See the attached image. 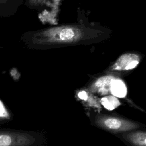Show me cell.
Instances as JSON below:
<instances>
[{
    "label": "cell",
    "instance_id": "6da1fadb",
    "mask_svg": "<svg viewBox=\"0 0 146 146\" xmlns=\"http://www.w3.org/2000/svg\"><path fill=\"white\" fill-rule=\"evenodd\" d=\"M99 122L102 127L113 132L128 131L139 127L138 125L133 121L112 116H102Z\"/></svg>",
    "mask_w": 146,
    "mask_h": 146
},
{
    "label": "cell",
    "instance_id": "7a4b0ae2",
    "mask_svg": "<svg viewBox=\"0 0 146 146\" xmlns=\"http://www.w3.org/2000/svg\"><path fill=\"white\" fill-rule=\"evenodd\" d=\"M140 61L139 55L134 53H125L121 55L112 66L111 69L115 71H128L137 67Z\"/></svg>",
    "mask_w": 146,
    "mask_h": 146
},
{
    "label": "cell",
    "instance_id": "3957f363",
    "mask_svg": "<svg viewBox=\"0 0 146 146\" xmlns=\"http://www.w3.org/2000/svg\"><path fill=\"white\" fill-rule=\"evenodd\" d=\"M114 78L112 75H106L98 79L94 83V87L96 91L101 95L110 94L111 84Z\"/></svg>",
    "mask_w": 146,
    "mask_h": 146
},
{
    "label": "cell",
    "instance_id": "277c9868",
    "mask_svg": "<svg viewBox=\"0 0 146 146\" xmlns=\"http://www.w3.org/2000/svg\"><path fill=\"white\" fill-rule=\"evenodd\" d=\"M124 138L133 146H146V131H135L125 133Z\"/></svg>",
    "mask_w": 146,
    "mask_h": 146
},
{
    "label": "cell",
    "instance_id": "5b68a950",
    "mask_svg": "<svg viewBox=\"0 0 146 146\" xmlns=\"http://www.w3.org/2000/svg\"><path fill=\"white\" fill-rule=\"evenodd\" d=\"M110 94L117 98L125 97L127 94V88L124 81L115 77L111 84Z\"/></svg>",
    "mask_w": 146,
    "mask_h": 146
},
{
    "label": "cell",
    "instance_id": "8992f818",
    "mask_svg": "<svg viewBox=\"0 0 146 146\" xmlns=\"http://www.w3.org/2000/svg\"><path fill=\"white\" fill-rule=\"evenodd\" d=\"M101 103L108 110H113L120 105V102L118 99L112 95L102 98Z\"/></svg>",
    "mask_w": 146,
    "mask_h": 146
},
{
    "label": "cell",
    "instance_id": "52a82bcc",
    "mask_svg": "<svg viewBox=\"0 0 146 146\" xmlns=\"http://www.w3.org/2000/svg\"><path fill=\"white\" fill-rule=\"evenodd\" d=\"M74 36V33L73 30L69 28L63 29L60 33V39L63 40H67L71 39Z\"/></svg>",
    "mask_w": 146,
    "mask_h": 146
},
{
    "label": "cell",
    "instance_id": "ba28073f",
    "mask_svg": "<svg viewBox=\"0 0 146 146\" xmlns=\"http://www.w3.org/2000/svg\"><path fill=\"white\" fill-rule=\"evenodd\" d=\"M11 143V137L6 135H0V146H9Z\"/></svg>",
    "mask_w": 146,
    "mask_h": 146
},
{
    "label": "cell",
    "instance_id": "9c48e42d",
    "mask_svg": "<svg viewBox=\"0 0 146 146\" xmlns=\"http://www.w3.org/2000/svg\"><path fill=\"white\" fill-rule=\"evenodd\" d=\"M7 115V112L2 102L0 100V117H5Z\"/></svg>",
    "mask_w": 146,
    "mask_h": 146
},
{
    "label": "cell",
    "instance_id": "30bf717a",
    "mask_svg": "<svg viewBox=\"0 0 146 146\" xmlns=\"http://www.w3.org/2000/svg\"><path fill=\"white\" fill-rule=\"evenodd\" d=\"M78 96L83 99V100H86L87 98V93L85 92V91H81L80 92L79 94H78Z\"/></svg>",
    "mask_w": 146,
    "mask_h": 146
}]
</instances>
